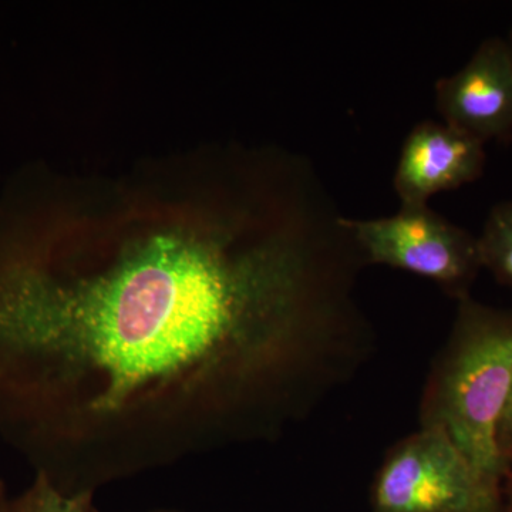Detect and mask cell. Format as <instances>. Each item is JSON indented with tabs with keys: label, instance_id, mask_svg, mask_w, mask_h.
Returning a JSON list of instances; mask_svg holds the SVG:
<instances>
[{
	"label": "cell",
	"instance_id": "cell-1",
	"mask_svg": "<svg viewBox=\"0 0 512 512\" xmlns=\"http://www.w3.org/2000/svg\"><path fill=\"white\" fill-rule=\"evenodd\" d=\"M133 194L0 224V440L66 494L274 440L372 352L338 229Z\"/></svg>",
	"mask_w": 512,
	"mask_h": 512
},
{
	"label": "cell",
	"instance_id": "cell-2",
	"mask_svg": "<svg viewBox=\"0 0 512 512\" xmlns=\"http://www.w3.org/2000/svg\"><path fill=\"white\" fill-rule=\"evenodd\" d=\"M512 389V311L457 301L456 319L421 394L420 427H437L494 483L510 474L497 434Z\"/></svg>",
	"mask_w": 512,
	"mask_h": 512
},
{
	"label": "cell",
	"instance_id": "cell-3",
	"mask_svg": "<svg viewBox=\"0 0 512 512\" xmlns=\"http://www.w3.org/2000/svg\"><path fill=\"white\" fill-rule=\"evenodd\" d=\"M370 507L372 512H504L503 485L485 477L446 431L420 427L384 457Z\"/></svg>",
	"mask_w": 512,
	"mask_h": 512
},
{
	"label": "cell",
	"instance_id": "cell-4",
	"mask_svg": "<svg viewBox=\"0 0 512 512\" xmlns=\"http://www.w3.org/2000/svg\"><path fill=\"white\" fill-rule=\"evenodd\" d=\"M338 224L355 241L365 264L403 269L436 282L456 301L470 296L481 265L478 237L431 211L402 205L392 217Z\"/></svg>",
	"mask_w": 512,
	"mask_h": 512
},
{
	"label": "cell",
	"instance_id": "cell-5",
	"mask_svg": "<svg viewBox=\"0 0 512 512\" xmlns=\"http://www.w3.org/2000/svg\"><path fill=\"white\" fill-rule=\"evenodd\" d=\"M444 123L480 143L512 137V49L508 40H484L463 69L436 84Z\"/></svg>",
	"mask_w": 512,
	"mask_h": 512
},
{
	"label": "cell",
	"instance_id": "cell-6",
	"mask_svg": "<svg viewBox=\"0 0 512 512\" xmlns=\"http://www.w3.org/2000/svg\"><path fill=\"white\" fill-rule=\"evenodd\" d=\"M484 146L446 123L424 121L414 127L394 175L402 205H426L431 195L478 180L485 167Z\"/></svg>",
	"mask_w": 512,
	"mask_h": 512
},
{
	"label": "cell",
	"instance_id": "cell-7",
	"mask_svg": "<svg viewBox=\"0 0 512 512\" xmlns=\"http://www.w3.org/2000/svg\"><path fill=\"white\" fill-rule=\"evenodd\" d=\"M478 248L483 269L512 288V201L500 202L490 211Z\"/></svg>",
	"mask_w": 512,
	"mask_h": 512
},
{
	"label": "cell",
	"instance_id": "cell-8",
	"mask_svg": "<svg viewBox=\"0 0 512 512\" xmlns=\"http://www.w3.org/2000/svg\"><path fill=\"white\" fill-rule=\"evenodd\" d=\"M5 512H100L94 504V493L66 494L46 477L35 474V480L16 498H10Z\"/></svg>",
	"mask_w": 512,
	"mask_h": 512
},
{
	"label": "cell",
	"instance_id": "cell-9",
	"mask_svg": "<svg viewBox=\"0 0 512 512\" xmlns=\"http://www.w3.org/2000/svg\"><path fill=\"white\" fill-rule=\"evenodd\" d=\"M498 450L503 457L505 466L510 473L512 471V389L508 397L507 406H505L503 416H501L500 426L497 434Z\"/></svg>",
	"mask_w": 512,
	"mask_h": 512
},
{
	"label": "cell",
	"instance_id": "cell-10",
	"mask_svg": "<svg viewBox=\"0 0 512 512\" xmlns=\"http://www.w3.org/2000/svg\"><path fill=\"white\" fill-rule=\"evenodd\" d=\"M504 512H512V471L503 481Z\"/></svg>",
	"mask_w": 512,
	"mask_h": 512
},
{
	"label": "cell",
	"instance_id": "cell-11",
	"mask_svg": "<svg viewBox=\"0 0 512 512\" xmlns=\"http://www.w3.org/2000/svg\"><path fill=\"white\" fill-rule=\"evenodd\" d=\"M10 498L8 497V493H6L5 484L0 480V512H5L6 505H8Z\"/></svg>",
	"mask_w": 512,
	"mask_h": 512
},
{
	"label": "cell",
	"instance_id": "cell-12",
	"mask_svg": "<svg viewBox=\"0 0 512 512\" xmlns=\"http://www.w3.org/2000/svg\"><path fill=\"white\" fill-rule=\"evenodd\" d=\"M153 512H181V511H173V510H160V511H153Z\"/></svg>",
	"mask_w": 512,
	"mask_h": 512
},
{
	"label": "cell",
	"instance_id": "cell-13",
	"mask_svg": "<svg viewBox=\"0 0 512 512\" xmlns=\"http://www.w3.org/2000/svg\"><path fill=\"white\" fill-rule=\"evenodd\" d=\"M508 43H510V46H511V49H512V32H511L510 40H508Z\"/></svg>",
	"mask_w": 512,
	"mask_h": 512
}]
</instances>
